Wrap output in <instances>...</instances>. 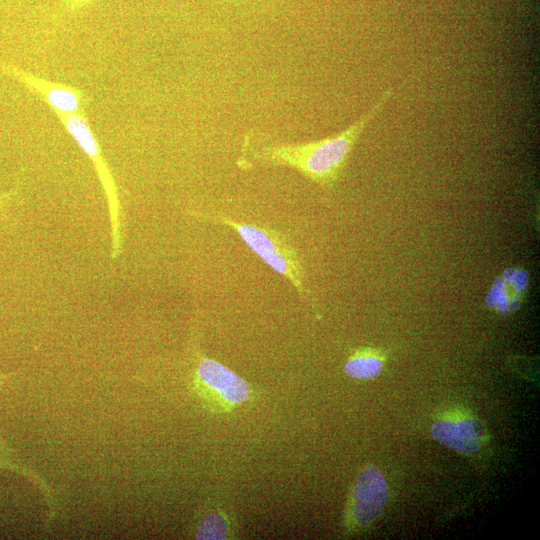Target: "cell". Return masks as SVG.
I'll list each match as a JSON object with an SVG mask.
<instances>
[{
  "label": "cell",
  "mask_w": 540,
  "mask_h": 540,
  "mask_svg": "<svg viewBox=\"0 0 540 540\" xmlns=\"http://www.w3.org/2000/svg\"><path fill=\"white\" fill-rule=\"evenodd\" d=\"M391 96L392 89L386 90L369 111L336 135L308 143L263 147L255 158L264 165L293 168L316 184L331 188L341 178L362 132Z\"/></svg>",
  "instance_id": "obj_1"
},
{
  "label": "cell",
  "mask_w": 540,
  "mask_h": 540,
  "mask_svg": "<svg viewBox=\"0 0 540 540\" xmlns=\"http://www.w3.org/2000/svg\"><path fill=\"white\" fill-rule=\"evenodd\" d=\"M202 216L212 223L232 228L260 259L286 278L305 301L314 305L302 262L285 235L272 228L241 223L218 213Z\"/></svg>",
  "instance_id": "obj_2"
},
{
  "label": "cell",
  "mask_w": 540,
  "mask_h": 540,
  "mask_svg": "<svg viewBox=\"0 0 540 540\" xmlns=\"http://www.w3.org/2000/svg\"><path fill=\"white\" fill-rule=\"evenodd\" d=\"M67 133L91 161L103 189L111 230V258L122 252L121 202L116 181L85 113L57 114Z\"/></svg>",
  "instance_id": "obj_3"
},
{
  "label": "cell",
  "mask_w": 540,
  "mask_h": 540,
  "mask_svg": "<svg viewBox=\"0 0 540 540\" xmlns=\"http://www.w3.org/2000/svg\"><path fill=\"white\" fill-rule=\"evenodd\" d=\"M193 387L213 412H229L250 397L248 384L231 369L208 357H200Z\"/></svg>",
  "instance_id": "obj_4"
},
{
  "label": "cell",
  "mask_w": 540,
  "mask_h": 540,
  "mask_svg": "<svg viewBox=\"0 0 540 540\" xmlns=\"http://www.w3.org/2000/svg\"><path fill=\"white\" fill-rule=\"evenodd\" d=\"M389 489L381 471L366 466L358 474L352 487L345 519L349 529L358 530L370 525L382 512Z\"/></svg>",
  "instance_id": "obj_5"
},
{
  "label": "cell",
  "mask_w": 540,
  "mask_h": 540,
  "mask_svg": "<svg viewBox=\"0 0 540 540\" xmlns=\"http://www.w3.org/2000/svg\"><path fill=\"white\" fill-rule=\"evenodd\" d=\"M1 68L6 75L16 79L30 92L41 98L55 115L85 113L90 98L83 90L65 83L47 80L13 64L5 63Z\"/></svg>",
  "instance_id": "obj_6"
},
{
  "label": "cell",
  "mask_w": 540,
  "mask_h": 540,
  "mask_svg": "<svg viewBox=\"0 0 540 540\" xmlns=\"http://www.w3.org/2000/svg\"><path fill=\"white\" fill-rule=\"evenodd\" d=\"M432 437L461 454H473L484 444L486 434L482 423L468 415L450 414L431 426Z\"/></svg>",
  "instance_id": "obj_7"
},
{
  "label": "cell",
  "mask_w": 540,
  "mask_h": 540,
  "mask_svg": "<svg viewBox=\"0 0 540 540\" xmlns=\"http://www.w3.org/2000/svg\"><path fill=\"white\" fill-rule=\"evenodd\" d=\"M526 284V273L522 270L512 269L509 277L503 273V277L495 280L487 296V305L503 315L514 311L520 304Z\"/></svg>",
  "instance_id": "obj_8"
},
{
  "label": "cell",
  "mask_w": 540,
  "mask_h": 540,
  "mask_svg": "<svg viewBox=\"0 0 540 540\" xmlns=\"http://www.w3.org/2000/svg\"><path fill=\"white\" fill-rule=\"evenodd\" d=\"M383 354L373 348L357 349L344 364V372L355 379H372L383 368Z\"/></svg>",
  "instance_id": "obj_9"
},
{
  "label": "cell",
  "mask_w": 540,
  "mask_h": 540,
  "mask_svg": "<svg viewBox=\"0 0 540 540\" xmlns=\"http://www.w3.org/2000/svg\"><path fill=\"white\" fill-rule=\"evenodd\" d=\"M228 535V522L221 513L207 514L201 520L196 533L197 539H225Z\"/></svg>",
  "instance_id": "obj_10"
},
{
  "label": "cell",
  "mask_w": 540,
  "mask_h": 540,
  "mask_svg": "<svg viewBox=\"0 0 540 540\" xmlns=\"http://www.w3.org/2000/svg\"><path fill=\"white\" fill-rule=\"evenodd\" d=\"M97 0H65L64 6L68 12L78 11Z\"/></svg>",
  "instance_id": "obj_11"
},
{
  "label": "cell",
  "mask_w": 540,
  "mask_h": 540,
  "mask_svg": "<svg viewBox=\"0 0 540 540\" xmlns=\"http://www.w3.org/2000/svg\"><path fill=\"white\" fill-rule=\"evenodd\" d=\"M11 196L12 192L0 194V209L4 208L6 202L10 199Z\"/></svg>",
  "instance_id": "obj_12"
},
{
  "label": "cell",
  "mask_w": 540,
  "mask_h": 540,
  "mask_svg": "<svg viewBox=\"0 0 540 540\" xmlns=\"http://www.w3.org/2000/svg\"><path fill=\"white\" fill-rule=\"evenodd\" d=\"M6 378V375H0V381L5 379Z\"/></svg>",
  "instance_id": "obj_13"
}]
</instances>
